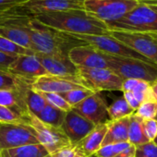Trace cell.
I'll use <instances>...</instances> for the list:
<instances>
[{
  "label": "cell",
  "mask_w": 157,
  "mask_h": 157,
  "mask_svg": "<svg viewBox=\"0 0 157 157\" xmlns=\"http://www.w3.org/2000/svg\"><path fill=\"white\" fill-rule=\"evenodd\" d=\"M25 103L28 112L34 116H37L47 104L46 101L41 96V94L38 92L33 90L32 87H29L26 90Z\"/></svg>",
  "instance_id": "4316f807"
},
{
  "label": "cell",
  "mask_w": 157,
  "mask_h": 157,
  "mask_svg": "<svg viewBox=\"0 0 157 157\" xmlns=\"http://www.w3.org/2000/svg\"><path fill=\"white\" fill-rule=\"evenodd\" d=\"M8 71L32 82H34L40 77L48 75L35 54L18 56L10 66Z\"/></svg>",
  "instance_id": "2e32d148"
},
{
  "label": "cell",
  "mask_w": 157,
  "mask_h": 157,
  "mask_svg": "<svg viewBox=\"0 0 157 157\" xmlns=\"http://www.w3.org/2000/svg\"><path fill=\"white\" fill-rule=\"evenodd\" d=\"M78 75L95 93L121 91L123 80L109 68H78Z\"/></svg>",
  "instance_id": "8fae6325"
},
{
  "label": "cell",
  "mask_w": 157,
  "mask_h": 157,
  "mask_svg": "<svg viewBox=\"0 0 157 157\" xmlns=\"http://www.w3.org/2000/svg\"><path fill=\"white\" fill-rule=\"evenodd\" d=\"M51 155L52 157H86L76 145H71Z\"/></svg>",
  "instance_id": "74e56055"
},
{
  "label": "cell",
  "mask_w": 157,
  "mask_h": 157,
  "mask_svg": "<svg viewBox=\"0 0 157 157\" xmlns=\"http://www.w3.org/2000/svg\"><path fill=\"white\" fill-rule=\"evenodd\" d=\"M150 7H151V8L152 10H155V11L157 12V6H150Z\"/></svg>",
  "instance_id": "ee69618b"
},
{
  "label": "cell",
  "mask_w": 157,
  "mask_h": 157,
  "mask_svg": "<svg viewBox=\"0 0 157 157\" xmlns=\"http://www.w3.org/2000/svg\"><path fill=\"white\" fill-rule=\"evenodd\" d=\"M130 143L128 141L127 142H120V143H115V144H109L101 147L94 155L96 157H116L121 151L126 149Z\"/></svg>",
  "instance_id": "d6a6232c"
},
{
  "label": "cell",
  "mask_w": 157,
  "mask_h": 157,
  "mask_svg": "<svg viewBox=\"0 0 157 157\" xmlns=\"http://www.w3.org/2000/svg\"><path fill=\"white\" fill-rule=\"evenodd\" d=\"M153 142H154V143H155V144L157 145V136H156V138L154 139V140H153Z\"/></svg>",
  "instance_id": "f6af8a7d"
},
{
  "label": "cell",
  "mask_w": 157,
  "mask_h": 157,
  "mask_svg": "<svg viewBox=\"0 0 157 157\" xmlns=\"http://www.w3.org/2000/svg\"><path fill=\"white\" fill-rule=\"evenodd\" d=\"M29 17L69 10H83L82 0H28L19 8Z\"/></svg>",
  "instance_id": "7c38bea8"
},
{
  "label": "cell",
  "mask_w": 157,
  "mask_h": 157,
  "mask_svg": "<svg viewBox=\"0 0 157 157\" xmlns=\"http://www.w3.org/2000/svg\"><path fill=\"white\" fill-rule=\"evenodd\" d=\"M28 124L33 128L40 144H42L49 154H54L71 143L60 127H54L42 122L36 116L28 112Z\"/></svg>",
  "instance_id": "8992f818"
},
{
  "label": "cell",
  "mask_w": 157,
  "mask_h": 157,
  "mask_svg": "<svg viewBox=\"0 0 157 157\" xmlns=\"http://www.w3.org/2000/svg\"><path fill=\"white\" fill-rule=\"evenodd\" d=\"M90 157H96V156H95V155L94 154V155H92V156H90Z\"/></svg>",
  "instance_id": "7dc6e473"
},
{
  "label": "cell",
  "mask_w": 157,
  "mask_h": 157,
  "mask_svg": "<svg viewBox=\"0 0 157 157\" xmlns=\"http://www.w3.org/2000/svg\"><path fill=\"white\" fill-rule=\"evenodd\" d=\"M21 26L29 35L32 50L35 54L67 55L75 46L84 44L76 38L52 28H49L33 17H27L21 21Z\"/></svg>",
  "instance_id": "7a4b0ae2"
},
{
  "label": "cell",
  "mask_w": 157,
  "mask_h": 157,
  "mask_svg": "<svg viewBox=\"0 0 157 157\" xmlns=\"http://www.w3.org/2000/svg\"><path fill=\"white\" fill-rule=\"evenodd\" d=\"M134 110L128 105L126 100L122 97L116 99L108 107H107V114H108V120H117L126 117H129L134 114Z\"/></svg>",
  "instance_id": "484cf974"
},
{
  "label": "cell",
  "mask_w": 157,
  "mask_h": 157,
  "mask_svg": "<svg viewBox=\"0 0 157 157\" xmlns=\"http://www.w3.org/2000/svg\"><path fill=\"white\" fill-rule=\"evenodd\" d=\"M128 141L134 146H138L149 141L143 130L142 118H140L135 114H132L129 117Z\"/></svg>",
  "instance_id": "603a6c76"
},
{
  "label": "cell",
  "mask_w": 157,
  "mask_h": 157,
  "mask_svg": "<svg viewBox=\"0 0 157 157\" xmlns=\"http://www.w3.org/2000/svg\"><path fill=\"white\" fill-rule=\"evenodd\" d=\"M77 40L82 42L83 44H89L99 50L100 52L113 56H119V57H127V58H135L140 59L142 61L150 62L145 57L124 44L123 43L119 42L110 34H104V35H82V34H68ZM151 63V62H150ZM153 64V63H152Z\"/></svg>",
  "instance_id": "52a82bcc"
},
{
  "label": "cell",
  "mask_w": 157,
  "mask_h": 157,
  "mask_svg": "<svg viewBox=\"0 0 157 157\" xmlns=\"http://www.w3.org/2000/svg\"><path fill=\"white\" fill-rule=\"evenodd\" d=\"M39 143L36 132L25 123H0V151Z\"/></svg>",
  "instance_id": "9c48e42d"
},
{
  "label": "cell",
  "mask_w": 157,
  "mask_h": 157,
  "mask_svg": "<svg viewBox=\"0 0 157 157\" xmlns=\"http://www.w3.org/2000/svg\"><path fill=\"white\" fill-rule=\"evenodd\" d=\"M106 55V54H105ZM108 68L122 80H135L152 82L157 80V65L135 58L119 57L106 55Z\"/></svg>",
  "instance_id": "277c9868"
},
{
  "label": "cell",
  "mask_w": 157,
  "mask_h": 157,
  "mask_svg": "<svg viewBox=\"0 0 157 157\" xmlns=\"http://www.w3.org/2000/svg\"><path fill=\"white\" fill-rule=\"evenodd\" d=\"M109 34L145 57L148 61L157 65V36L120 31H109Z\"/></svg>",
  "instance_id": "ba28073f"
},
{
  "label": "cell",
  "mask_w": 157,
  "mask_h": 157,
  "mask_svg": "<svg viewBox=\"0 0 157 157\" xmlns=\"http://www.w3.org/2000/svg\"><path fill=\"white\" fill-rule=\"evenodd\" d=\"M48 154L49 152L40 143L0 151L1 157H44Z\"/></svg>",
  "instance_id": "7402d4cb"
},
{
  "label": "cell",
  "mask_w": 157,
  "mask_h": 157,
  "mask_svg": "<svg viewBox=\"0 0 157 157\" xmlns=\"http://www.w3.org/2000/svg\"><path fill=\"white\" fill-rule=\"evenodd\" d=\"M42 24L67 34H109L105 23L90 15L84 10H69L33 17Z\"/></svg>",
  "instance_id": "6da1fadb"
},
{
  "label": "cell",
  "mask_w": 157,
  "mask_h": 157,
  "mask_svg": "<svg viewBox=\"0 0 157 157\" xmlns=\"http://www.w3.org/2000/svg\"><path fill=\"white\" fill-rule=\"evenodd\" d=\"M28 0H0V10H10L20 8Z\"/></svg>",
  "instance_id": "f35d334b"
},
{
  "label": "cell",
  "mask_w": 157,
  "mask_h": 157,
  "mask_svg": "<svg viewBox=\"0 0 157 157\" xmlns=\"http://www.w3.org/2000/svg\"><path fill=\"white\" fill-rule=\"evenodd\" d=\"M33 82L15 76L7 70L0 68V90H14L31 86Z\"/></svg>",
  "instance_id": "d4e9b609"
},
{
  "label": "cell",
  "mask_w": 157,
  "mask_h": 157,
  "mask_svg": "<svg viewBox=\"0 0 157 157\" xmlns=\"http://www.w3.org/2000/svg\"><path fill=\"white\" fill-rule=\"evenodd\" d=\"M134 114L142 119H154L157 116V103L151 100L144 101L140 103Z\"/></svg>",
  "instance_id": "4dcf8cb0"
},
{
  "label": "cell",
  "mask_w": 157,
  "mask_h": 157,
  "mask_svg": "<svg viewBox=\"0 0 157 157\" xmlns=\"http://www.w3.org/2000/svg\"><path fill=\"white\" fill-rule=\"evenodd\" d=\"M107 131V123L96 125L94 128L76 146L80 149L86 157L94 155L101 147Z\"/></svg>",
  "instance_id": "d6986e66"
},
{
  "label": "cell",
  "mask_w": 157,
  "mask_h": 157,
  "mask_svg": "<svg viewBox=\"0 0 157 157\" xmlns=\"http://www.w3.org/2000/svg\"><path fill=\"white\" fill-rule=\"evenodd\" d=\"M16 57L17 56H10V55H7V54L0 52V68L8 71L10 66L14 62Z\"/></svg>",
  "instance_id": "ab89813d"
},
{
  "label": "cell",
  "mask_w": 157,
  "mask_h": 157,
  "mask_svg": "<svg viewBox=\"0 0 157 157\" xmlns=\"http://www.w3.org/2000/svg\"><path fill=\"white\" fill-rule=\"evenodd\" d=\"M135 147V157H157V145L153 141H148Z\"/></svg>",
  "instance_id": "e575fe53"
},
{
  "label": "cell",
  "mask_w": 157,
  "mask_h": 157,
  "mask_svg": "<svg viewBox=\"0 0 157 157\" xmlns=\"http://www.w3.org/2000/svg\"><path fill=\"white\" fill-rule=\"evenodd\" d=\"M131 93L134 94L136 99L140 102L142 103L147 100H151L150 96V82H145V81H140L139 80Z\"/></svg>",
  "instance_id": "836d02e7"
},
{
  "label": "cell",
  "mask_w": 157,
  "mask_h": 157,
  "mask_svg": "<svg viewBox=\"0 0 157 157\" xmlns=\"http://www.w3.org/2000/svg\"><path fill=\"white\" fill-rule=\"evenodd\" d=\"M94 124L71 109L67 112L60 128L69 140L71 145H77L94 128Z\"/></svg>",
  "instance_id": "9a60e30c"
},
{
  "label": "cell",
  "mask_w": 157,
  "mask_h": 157,
  "mask_svg": "<svg viewBox=\"0 0 157 157\" xmlns=\"http://www.w3.org/2000/svg\"><path fill=\"white\" fill-rule=\"evenodd\" d=\"M94 93L95 92H94L93 90L83 88V89L72 90V91H69L67 93H64V94H62L60 95L67 101V103L71 107H73L76 105H78V103H81L82 101H83L84 99H86L87 97L94 94Z\"/></svg>",
  "instance_id": "f546056e"
},
{
  "label": "cell",
  "mask_w": 157,
  "mask_h": 157,
  "mask_svg": "<svg viewBox=\"0 0 157 157\" xmlns=\"http://www.w3.org/2000/svg\"><path fill=\"white\" fill-rule=\"evenodd\" d=\"M138 3L145 4L148 6H157V0H136Z\"/></svg>",
  "instance_id": "7bdbcfd3"
},
{
  "label": "cell",
  "mask_w": 157,
  "mask_h": 157,
  "mask_svg": "<svg viewBox=\"0 0 157 157\" xmlns=\"http://www.w3.org/2000/svg\"><path fill=\"white\" fill-rule=\"evenodd\" d=\"M150 96L151 101L157 103V80L150 83Z\"/></svg>",
  "instance_id": "b9f144b4"
},
{
  "label": "cell",
  "mask_w": 157,
  "mask_h": 157,
  "mask_svg": "<svg viewBox=\"0 0 157 157\" xmlns=\"http://www.w3.org/2000/svg\"><path fill=\"white\" fill-rule=\"evenodd\" d=\"M107 107V104L101 94L94 93L73 106L72 109L96 126L108 120Z\"/></svg>",
  "instance_id": "5bb4252c"
},
{
  "label": "cell",
  "mask_w": 157,
  "mask_h": 157,
  "mask_svg": "<svg viewBox=\"0 0 157 157\" xmlns=\"http://www.w3.org/2000/svg\"><path fill=\"white\" fill-rule=\"evenodd\" d=\"M123 98L126 100L128 105L134 111H136L138 109V107L140 106V103L136 99V97L134 96V94L131 92H124L123 93Z\"/></svg>",
  "instance_id": "60d3db41"
},
{
  "label": "cell",
  "mask_w": 157,
  "mask_h": 157,
  "mask_svg": "<svg viewBox=\"0 0 157 157\" xmlns=\"http://www.w3.org/2000/svg\"><path fill=\"white\" fill-rule=\"evenodd\" d=\"M29 87L31 86L14 90H0V105L9 107L23 116H27L28 109L25 103V93Z\"/></svg>",
  "instance_id": "ffe728a7"
},
{
  "label": "cell",
  "mask_w": 157,
  "mask_h": 157,
  "mask_svg": "<svg viewBox=\"0 0 157 157\" xmlns=\"http://www.w3.org/2000/svg\"><path fill=\"white\" fill-rule=\"evenodd\" d=\"M82 1H84V0H82Z\"/></svg>",
  "instance_id": "681fc988"
},
{
  "label": "cell",
  "mask_w": 157,
  "mask_h": 157,
  "mask_svg": "<svg viewBox=\"0 0 157 157\" xmlns=\"http://www.w3.org/2000/svg\"><path fill=\"white\" fill-rule=\"evenodd\" d=\"M48 75L71 76L78 75V67L71 62L67 55L35 54Z\"/></svg>",
  "instance_id": "e0dca14e"
},
{
  "label": "cell",
  "mask_w": 157,
  "mask_h": 157,
  "mask_svg": "<svg viewBox=\"0 0 157 157\" xmlns=\"http://www.w3.org/2000/svg\"><path fill=\"white\" fill-rule=\"evenodd\" d=\"M68 57L78 68H108L106 55L86 44L70 49Z\"/></svg>",
  "instance_id": "4fadbf2b"
},
{
  "label": "cell",
  "mask_w": 157,
  "mask_h": 157,
  "mask_svg": "<svg viewBox=\"0 0 157 157\" xmlns=\"http://www.w3.org/2000/svg\"><path fill=\"white\" fill-rule=\"evenodd\" d=\"M156 119H157V116H156Z\"/></svg>",
  "instance_id": "c3c4849f"
},
{
  "label": "cell",
  "mask_w": 157,
  "mask_h": 157,
  "mask_svg": "<svg viewBox=\"0 0 157 157\" xmlns=\"http://www.w3.org/2000/svg\"><path fill=\"white\" fill-rule=\"evenodd\" d=\"M31 87L36 92L55 93L58 94H62L64 93L77 89H90L87 83L78 74L71 76L45 75L35 80L32 83Z\"/></svg>",
  "instance_id": "30bf717a"
},
{
  "label": "cell",
  "mask_w": 157,
  "mask_h": 157,
  "mask_svg": "<svg viewBox=\"0 0 157 157\" xmlns=\"http://www.w3.org/2000/svg\"><path fill=\"white\" fill-rule=\"evenodd\" d=\"M130 117V116H129ZM129 117H126L117 120H107V131L102 147L109 144L127 142L128 141V130L129 124Z\"/></svg>",
  "instance_id": "44dd1931"
},
{
  "label": "cell",
  "mask_w": 157,
  "mask_h": 157,
  "mask_svg": "<svg viewBox=\"0 0 157 157\" xmlns=\"http://www.w3.org/2000/svg\"><path fill=\"white\" fill-rule=\"evenodd\" d=\"M138 4L136 0H84L83 10L107 25L121 20Z\"/></svg>",
  "instance_id": "5b68a950"
},
{
  "label": "cell",
  "mask_w": 157,
  "mask_h": 157,
  "mask_svg": "<svg viewBox=\"0 0 157 157\" xmlns=\"http://www.w3.org/2000/svg\"><path fill=\"white\" fill-rule=\"evenodd\" d=\"M0 157H1V155H0Z\"/></svg>",
  "instance_id": "f907efd6"
},
{
  "label": "cell",
  "mask_w": 157,
  "mask_h": 157,
  "mask_svg": "<svg viewBox=\"0 0 157 157\" xmlns=\"http://www.w3.org/2000/svg\"><path fill=\"white\" fill-rule=\"evenodd\" d=\"M0 123H9V124L25 123V124H28V117L23 116L9 107L0 105Z\"/></svg>",
  "instance_id": "f1b7e54d"
},
{
  "label": "cell",
  "mask_w": 157,
  "mask_h": 157,
  "mask_svg": "<svg viewBox=\"0 0 157 157\" xmlns=\"http://www.w3.org/2000/svg\"><path fill=\"white\" fill-rule=\"evenodd\" d=\"M41 96L46 101V103H48L49 105L57 107L63 111L68 112L72 109V107L67 103V101L58 94H55V93H42V92H38Z\"/></svg>",
  "instance_id": "1f68e13d"
},
{
  "label": "cell",
  "mask_w": 157,
  "mask_h": 157,
  "mask_svg": "<svg viewBox=\"0 0 157 157\" xmlns=\"http://www.w3.org/2000/svg\"><path fill=\"white\" fill-rule=\"evenodd\" d=\"M25 18H27V17H25ZM25 18L15 20V21H10V22L4 23V24H0V36L5 37L8 40L11 41L26 49L32 50V44H31L29 35L27 34L26 31L20 24L21 21Z\"/></svg>",
  "instance_id": "ac0fdd59"
},
{
  "label": "cell",
  "mask_w": 157,
  "mask_h": 157,
  "mask_svg": "<svg viewBox=\"0 0 157 157\" xmlns=\"http://www.w3.org/2000/svg\"><path fill=\"white\" fill-rule=\"evenodd\" d=\"M0 52L10 56H21V55H34L35 53L32 50L26 49L5 37L0 36Z\"/></svg>",
  "instance_id": "83f0119b"
},
{
  "label": "cell",
  "mask_w": 157,
  "mask_h": 157,
  "mask_svg": "<svg viewBox=\"0 0 157 157\" xmlns=\"http://www.w3.org/2000/svg\"><path fill=\"white\" fill-rule=\"evenodd\" d=\"M142 127L149 141H153L157 136V119H142Z\"/></svg>",
  "instance_id": "8d00e7d4"
},
{
  "label": "cell",
  "mask_w": 157,
  "mask_h": 157,
  "mask_svg": "<svg viewBox=\"0 0 157 157\" xmlns=\"http://www.w3.org/2000/svg\"><path fill=\"white\" fill-rule=\"evenodd\" d=\"M25 17H29V16L23 13L19 8L10 10H0V24H4Z\"/></svg>",
  "instance_id": "d590c367"
},
{
  "label": "cell",
  "mask_w": 157,
  "mask_h": 157,
  "mask_svg": "<svg viewBox=\"0 0 157 157\" xmlns=\"http://www.w3.org/2000/svg\"><path fill=\"white\" fill-rule=\"evenodd\" d=\"M66 115H67L66 111L55 107L47 103L45 106L43 108V110L36 117L45 124L54 127H61L66 117Z\"/></svg>",
  "instance_id": "cb8c5ba5"
},
{
  "label": "cell",
  "mask_w": 157,
  "mask_h": 157,
  "mask_svg": "<svg viewBox=\"0 0 157 157\" xmlns=\"http://www.w3.org/2000/svg\"><path fill=\"white\" fill-rule=\"evenodd\" d=\"M106 26L109 31L140 33L157 36V12L150 6L139 3L121 20Z\"/></svg>",
  "instance_id": "3957f363"
},
{
  "label": "cell",
  "mask_w": 157,
  "mask_h": 157,
  "mask_svg": "<svg viewBox=\"0 0 157 157\" xmlns=\"http://www.w3.org/2000/svg\"><path fill=\"white\" fill-rule=\"evenodd\" d=\"M44 157H52V155H51V154H48V155H46V156H44Z\"/></svg>",
  "instance_id": "bcb514c9"
}]
</instances>
